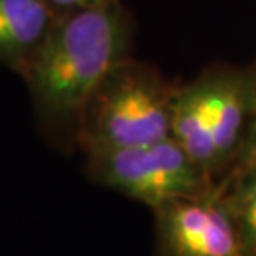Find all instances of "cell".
I'll list each match as a JSON object with an SVG mask.
<instances>
[{
	"mask_svg": "<svg viewBox=\"0 0 256 256\" xmlns=\"http://www.w3.org/2000/svg\"><path fill=\"white\" fill-rule=\"evenodd\" d=\"M132 14L122 0L58 15L22 80L38 134L58 152L80 150L81 128L92 94L108 73L130 56Z\"/></svg>",
	"mask_w": 256,
	"mask_h": 256,
	"instance_id": "6da1fadb",
	"label": "cell"
},
{
	"mask_svg": "<svg viewBox=\"0 0 256 256\" xmlns=\"http://www.w3.org/2000/svg\"><path fill=\"white\" fill-rule=\"evenodd\" d=\"M178 84L132 56L114 66L92 94L81 128L80 152L147 146L170 138Z\"/></svg>",
	"mask_w": 256,
	"mask_h": 256,
	"instance_id": "7a4b0ae2",
	"label": "cell"
},
{
	"mask_svg": "<svg viewBox=\"0 0 256 256\" xmlns=\"http://www.w3.org/2000/svg\"><path fill=\"white\" fill-rule=\"evenodd\" d=\"M81 154L84 156V176L92 184L150 210L202 194L216 184L172 136L147 146L90 149Z\"/></svg>",
	"mask_w": 256,
	"mask_h": 256,
	"instance_id": "3957f363",
	"label": "cell"
},
{
	"mask_svg": "<svg viewBox=\"0 0 256 256\" xmlns=\"http://www.w3.org/2000/svg\"><path fill=\"white\" fill-rule=\"evenodd\" d=\"M154 256H248L222 182L152 210Z\"/></svg>",
	"mask_w": 256,
	"mask_h": 256,
	"instance_id": "277c9868",
	"label": "cell"
},
{
	"mask_svg": "<svg viewBox=\"0 0 256 256\" xmlns=\"http://www.w3.org/2000/svg\"><path fill=\"white\" fill-rule=\"evenodd\" d=\"M218 166V180L235 167L256 108V63L250 66L212 64L202 72Z\"/></svg>",
	"mask_w": 256,
	"mask_h": 256,
	"instance_id": "5b68a950",
	"label": "cell"
},
{
	"mask_svg": "<svg viewBox=\"0 0 256 256\" xmlns=\"http://www.w3.org/2000/svg\"><path fill=\"white\" fill-rule=\"evenodd\" d=\"M56 18L48 0H0V66L22 78Z\"/></svg>",
	"mask_w": 256,
	"mask_h": 256,
	"instance_id": "8992f818",
	"label": "cell"
},
{
	"mask_svg": "<svg viewBox=\"0 0 256 256\" xmlns=\"http://www.w3.org/2000/svg\"><path fill=\"white\" fill-rule=\"evenodd\" d=\"M170 136L214 182H218V166L208 114V98L204 74L178 84L172 104Z\"/></svg>",
	"mask_w": 256,
	"mask_h": 256,
	"instance_id": "52a82bcc",
	"label": "cell"
},
{
	"mask_svg": "<svg viewBox=\"0 0 256 256\" xmlns=\"http://www.w3.org/2000/svg\"><path fill=\"white\" fill-rule=\"evenodd\" d=\"M218 182L225 187L248 256H256V164L235 167Z\"/></svg>",
	"mask_w": 256,
	"mask_h": 256,
	"instance_id": "ba28073f",
	"label": "cell"
},
{
	"mask_svg": "<svg viewBox=\"0 0 256 256\" xmlns=\"http://www.w3.org/2000/svg\"><path fill=\"white\" fill-rule=\"evenodd\" d=\"M252 164H256V108H254L253 121H252V126H250V130H248L246 140H244L242 154H240L235 167L252 166ZM235 167H233V168H235ZM233 168H232V170H233Z\"/></svg>",
	"mask_w": 256,
	"mask_h": 256,
	"instance_id": "9c48e42d",
	"label": "cell"
},
{
	"mask_svg": "<svg viewBox=\"0 0 256 256\" xmlns=\"http://www.w3.org/2000/svg\"><path fill=\"white\" fill-rule=\"evenodd\" d=\"M50 5L55 8L58 15L76 12V10L91 8V7H100V5L114 2V0H48Z\"/></svg>",
	"mask_w": 256,
	"mask_h": 256,
	"instance_id": "30bf717a",
	"label": "cell"
}]
</instances>
